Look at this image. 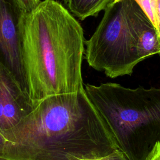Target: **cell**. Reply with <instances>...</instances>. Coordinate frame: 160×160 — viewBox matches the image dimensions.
<instances>
[{"mask_svg":"<svg viewBox=\"0 0 160 160\" xmlns=\"http://www.w3.org/2000/svg\"><path fill=\"white\" fill-rule=\"evenodd\" d=\"M1 132L10 160H99L118 149L84 89L33 102L28 115Z\"/></svg>","mask_w":160,"mask_h":160,"instance_id":"1","label":"cell"},{"mask_svg":"<svg viewBox=\"0 0 160 160\" xmlns=\"http://www.w3.org/2000/svg\"><path fill=\"white\" fill-rule=\"evenodd\" d=\"M22 58L32 102L84 89L85 39L74 16L55 0H44L21 18Z\"/></svg>","mask_w":160,"mask_h":160,"instance_id":"2","label":"cell"},{"mask_svg":"<svg viewBox=\"0 0 160 160\" xmlns=\"http://www.w3.org/2000/svg\"><path fill=\"white\" fill-rule=\"evenodd\" d=\"M84 86L118 149L128 160H148L160 142V88L114 82Z\"/></svg>","mask_w":160,"mask_h":160,"instance_id":"3","label":"cell"},{"mask_svg":"<svg viewBox=\"0 0 160 160\" xmlns=\"http://www.w3.org/2000/svg\"><path fill=\"white\" fill-rule=\"evenodd\" d=\"M89 66L111 78L131 75L141 62L129 26L124 0H114L105 9L92 36L85 41Z\"/></svg>","mask_w":160,"mask_h":160,"instance_id":"4","label":"cell"},{"mask_svg":"<svg viewBox=\"0 0 160 160\" xmlns=\"http://www.w3.org/2000/svg\"><path fill=\"white\" fill-rule=\"evenodd\" d=\"M21 16L10 0H0V62L28 95L22 58Z\"/></svg>","mask_w":160,"mask_h":160,"instance_id":"5","label":"cell"},{"mask_svg":"<svg viewBox=\"0 0 160 160\" xmlns=\"http://www.w3.org/2000/svg\"><path fill=\"white\" fill-rule=\"evenodd\" d=\"M33 108V102L0 62V131L16 125Z\"/></svg>","mask_w":160,"mask_h":160,"instance_id":"6","label":"cell"},{"mask_svg":"<svg viewBox=\"0 0 160 160\" xmlns=\"http://www.w3.org/2000/svg\"><path fill=\"white\" fill-rule=\"evenodd\" d=\"M124 2L128 22L136 42L140 61L156 54H159L155 26L134 0H124Z\"/></svg>","mask_w":160,"mask_h":160,"instance_id":"7","label":"cell"},{"mask_svg":"<svg viewBox=\"0 0 160 160\" xmlns=\"http://www.w3.org/2000/svg\"><path fill=\"white\" fill-rule=\"evenodd\" d=\"M114 0H63L68 10L81 20L95 16Z\"/></svg>","mask_w":160,"mask_h":160,"instance_id":"8","label":"cell"},{"mask_svg":"<svg viewBox=\"0 0 160 160\" xmlns=\"http://www.w3.org/2000/svg\"><path fill=\"white\" fill-rule=\"evenodd\" d=\"M22 16L32 12L41 2L40 0H10Z\"/></svg>","mask_w":160,"mask_h":160,"instance_id":"9","label":"cell"},{"mask_svg":"<svg viewBox=\"0 0 160 160\" xmlns=\"http://www.w3.org/2000/svg\"><path fill=\"white\" fill-rule=\"evenodd\" d=\"M147 15L156 28V8L157 0H134Z\"/></svg>","mask_w":160,"mask_h":160,"instance_id":"10","label":"cell"},{"mask_svg":"<svg viewBox=\"0 0 160 160\" xmlns=\"http://www.w3.org/2000/svg\"><path fill=\"white\" fill-rule=\"evenodd\" d=\"M99 160H128L125 155L120 151L119 149H117L112 153L103 157Z\"/></svg>","mask_w":160,"mask_h":160,"instance_id":"11","label":"cell"},{"mask_svg":"<svg viewBox=\"0 0 160 160\" xmlns=\"http://www.w3.org/2000/svg\"><path fill=\"white\" fill-rule=\"evenodd\" d=\"M156 29L157 30L159 46V54H160V0L156 1Z\"/></svg>","mask_w":160,"mask_h":160,"instance_id":"12","label":"cell"},{"mask_svg":"<svg viewBox=\"0 0 160 160\" xmlns=\"http://www.w3.org/2000/svg\"><path fill=\"white\" fill-rule=\"evenodd\" d=\"M148 160H160V142H158Z\"/></svg>","mask_w":160,"mask_h":160,"instance_id":"13","label":"cell"},{"mask_svg":"<svg viewBox=\"0 0 160 160\" xmlns=\"http://www.w3.org/2000/svg\"><path fill=\"white\" fill-rule=\"evenodd\" d=\"M6 140L0 131V156H4V149L5 146Z\"/></svg>","mask_w":160,"mask_h":160,"instance_id":"14","label":"cell"},{"mask_svg":"<svg viewBox=\"0 0 160 160\" xmlns=\"http://www.w3.org/2000/svg\"><path fill=\"white\" fill-rule=\"evenodd\" d=\"M0 160H10V159H9L8 158H6L4 156H0Z\"/></svg>","mask_w":160,"mask_h":160,"instance_id":"15","label":"cell"}]
</instances>
